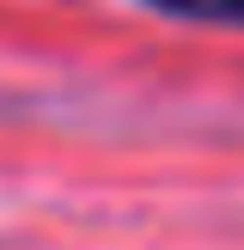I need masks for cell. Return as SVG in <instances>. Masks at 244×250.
Masks as SVG:
<instances>
[{
  "instance_id": "6da1fadb",
  "label": "cell",
  "mask_w": 244,
  "mask_h": 250,
  "mask_svg": "<svg viewBox=\"0 0 244 250\" xmlns=\"http://www.w3.org/2000/svg\"><path fill=\"white\" fill-rule=\"evenodd\" d=\"M134 6L159 12L177 24H220V31H244V0H134Z\"/></svg>"
}]
</instances>
